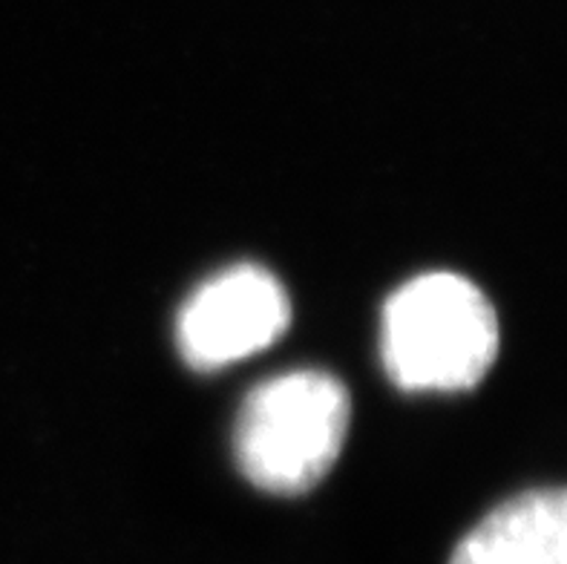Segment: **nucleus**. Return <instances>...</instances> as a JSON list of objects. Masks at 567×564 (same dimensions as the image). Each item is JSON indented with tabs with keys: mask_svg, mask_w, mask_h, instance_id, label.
Listing matches in <instances>:
<instances>
[{
	"mask_svg": "<svg viewBox=\"0 0 567 564\" xmlns=\"http://www.w3.org/2000/svg\"><path fill=\"white\" fill-rule=\"evenodd\" d=\"M291 326L280 279L254 263L205 279L176 317V349L194 372H219L274 346Z\"/></svg>",
	"mask_w": 567,
	"mask_h": 564,
	"instance_id": "7ed1b4c3",
	"label": "nucleus"
},
{
	"mask_svg": "<svg viewBox=\"0 0 567 564\" xmlns=\"http://www.w3.org/2000/svg\"><path fill=\"white\" fill-rule=\"evenodd\" d=\"M450 564H567V486L502 501L455 544Z\"/></svg>",
	"mask_w": 567,
	"mask_h": 564,
	"instance_id": "20e7f679",
	"label": "nucleus"
},
{
	"mask_svg": "<svg viewBox=\"0 0 567 564\" xmlns=\"http://www.w3.org/2000/svg\"><path fill=\"white\" fill-rule=\"evenodd\" d=\"M352 423L343 380L297 369L254 386L234 427V458L245 479L271 495L315 490L338 464Z\"/></svg>",
	"mask_w": 567,
	"mask_h": 564,
	"instance_id": "f03ea898",
	"label": "nucleus"
},
{
	"mask_svg": "<svg viewBox=\"0 0 567 564\" xmlns=\"http://www.w3.org/2000/svg\"><path fill=\"white\" fill-rule=\"evenodd\" d=\"M498 315L473 279L430 271L383 306V372L401 392H470L498 358Z\"/></svg>",
	"mask_w": 567,
	"mask_h": 564,
	"instance_id": "f257e3e1",
	"label": "nucleus"
}]
</instances>
